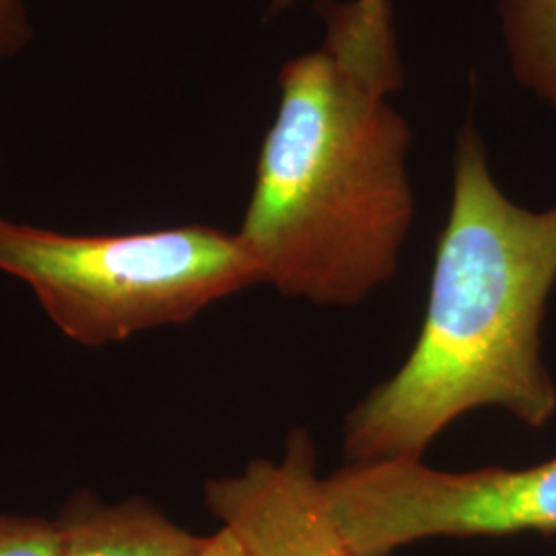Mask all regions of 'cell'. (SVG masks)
<instances>
[{"label":"cell","instance_id":"obj_1","mask_svg":"<svg viewBox=\"0 0 556 556\" xmlns=\"http://www.w3.org/2000/svg\"><path fill=\"white\" fill-rule=\"evenodd\" d=\"M328 34L280 71L239 238L287 298L349 307L396 275L415 219L392 20L324 2Z\"/></svg>","mask_w":556,"mask_h":556},{"label":"cell","instance_id":"obj_2","mask_svg":"<svg viewBox=\"0 0 556 556\" xmlns=\"http://www.w3.org/2000/svg\"><path fill=\"white\" fill-rule=\"evenodd\" d=\"M555 285L556 204L528 211L507 199L477 128L466 124L417 342L346 415L349 464L422 459L477 408H503L532 429L551 422L556 386L540 332Z\"/></svg>","mask_w":556,"mask_h":556},{"label":"cell","instance_id":"obj_7","mask_svg":"<svg viewBox=\"0 0 556 556\" xmlns=\"http://www.w3.org/2000/svg\"><path fill=\"white\" fill-rule=\"evenodd\" d=\"M498 9L517 80L556 112V0H501Z\"/></svg>","mask_w":556,"mask_h":556},{"label":"cell","instance_id":"obj_8","mask_svg":"<svg viewBox=\"0 0 556 556\" xmlns=\"http://www.w3.org/2000/svg\"><path fill=\"white\" fill-rule=\"evenodd\" d=\"M56 521L43 517L0 516V556H60Z\"/></svg>","mask_w":556,"mask_h":556},{"label":"cell","instance_id":"obj_9","mask_svg":"<svg viewBox=\"0 0 556 556\" xmlns=\"http://www.w3.org/2000/svg\"><path fill=\"white\" fill-rule=\"evenodd\" d=\"M27 36L21 0H0V54L20 46Z\"/></svg>","mask_w":556,"mask_h":556},{"label":"cell","instance_id":"obj_11","mask_svg":"<svg viewBox=\"0 0 556 556\" xmlns=\"http://www.w3.org/2000/svg\"><path fill=\"white\" fill-rule=\"evenodd\" d=\"M361 9L369 13H392L390 0H355Z\"/></svg>","mask_w":556,"mask_h":556},{"label":"cell","instance_id":"obj_4","mask_svg":"<svg viewBox=\"0 0 556 556\" xmlns=\"http://www.w3.org/2000/svg\"><path fill=\"white\" fill-rule=\"evenodd\" d=\"M321 497L351 556L431 538L556 534V456L530 468L445 472L422 459L344 464Z\"/></svg>","mask_w":556,"mask_h":556},{"label":"cell","instance_id":"obj_12","mask_svg":"<svg viewBox=\"0 0 556 556\" xmlns=\"http://www.w3.org/2000/svg\"><path fill=\"white\" fill-rule=\"evenodd\" d=\"M293 0H273V7L275 9H285V7H289Z\"/></svg>","mask_w":556,"mask_h":556},{"label":"cell","instance_id":"obj_5","mask_svg":"<svg viewBox=\"0 0 556 556\" xmlns=\"http://www.w3.org/2000/svg\"><path fill=\"white\" fill-rule=\"evenodd\" d=\"M204 503L248 556H351L324 505L318 447L305 429L291 431L280 459L208 480Z\"/></svg>","mask_w":556,"mask_h":556},{"label":"cell","instance_id":"obj_10","mask_svg":"<svg viewBox=\"0 0 556 556\" xmlns=\"http://www.w3.org/2000/svg\"><path fill=\"white\" fill-rule=\"evenodd\" d=\"M197 556H248L241 548L238 538L233 536L227 528H219L215 534L206 536L204 546Z\"/></svg>","mask_w":556,"mask_h":556},{"label":"cell","instance_id":"obj_3","mask_svg":"<svg viewBox=\"0 0 556 556\" xmlns=\"http://www.w3.org/2000/svg\"><path fill=\"white\" fill-rule=\"evenodd\" d=\"M0 273L23 280L60 330L103 346L264 282L238 233L188 225L128 236H68L0 217Z\"/></svg>","mask_w":556,"mask_h":556},{"label":"cell","instance_id":"obj_6","mask_svg":"<svg viewBox=\"0 0 556 556\" xmlns=\"http://www.w3.org/2000/svg\"><path fill=\"white\" fill-rule=\"evenodd\" d=\"M60 556H197L206 536L179 528L144 498L105 505L91 495L66 503Z\"/></svg>","mask_w":556,"mask_h":556}]
</instances>
